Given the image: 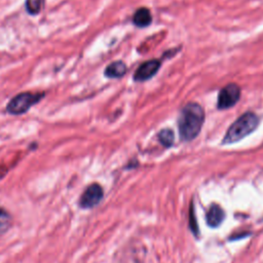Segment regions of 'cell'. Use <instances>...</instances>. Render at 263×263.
Masks as SVG:
<instances>
[{
	"label": "cell",
	"mask_w": 263,
	"mask_h": 263,
	"mask_svg": "<svg viewBox=\"0 0 263 263\" xmlns=\"http://www.w3.org/2000/svg\"><path fill=\"white\" fill-rule=\"evenodd\" d=\"M160 62L158 60H150L143 63L134 75L136 81H145L152 78L158 71L160 67Z\"/></svg>",
	"instance_id": "8992f818"
},
{
	"label": "cell",
	"mask_w": 263,
	"mask_h": 263,
	"mask_svg": "<svg viewBox=\"0 0 263 263\" xmlns=\"http://www.w3.org/2000/svg\"><path fill=\"white\" fill-rule=\"evenodd\" d=\"M103 195H104L103 188L99 184L93 183L89 185L80 196L79 205L82 209L93 208L102 200Z\"/></svg>",
	"instance_id": "5b68a950"
},
{
	"label": "cell",
	"mask_w": 263,
	"mask_h": 263,
	"mask_svg": "<svg viewBox=\"0 0 263 263\" xmlns=\"http://www.w3.org/2000/svg\"><path fill=\"white\" fill-rule=\"evenodd\" d=\"M240 98V88L237 84L229 83L225 85L219 92L217 107L220 110L228 109L234 106Z\"/></svg>",
	"instance_id": "277c9868"
},
{
	"label": "cell",
	"mask_w": 263,
	"mask_h": 263,
	"mask_svg": "<svg viewBox=\"0 0 263 263\" xmlns=\"http://www.w3.org/2000/svg\"><path fill=\"white\" fill-rule=\"evenodd\" d=\"M11 216L9 213L0 206V233L5 232L11 226Z\"/></svg>",
	"instance_id": "8fae6325"
},
{
	"label": "cell",
	"mask_w": 263,
	"mask_h": 263,
	"mask_svg": "<svg viewBox=\"0 0 263 263\" xmlns=\"http://www.w3.org/2000/svg\"><path fill=\"white\" fill-rule=\"evenodd\" d=\"M158 140L164 147H171L175 141L174 132L170 128H164L159 132Z\"/></svg>",
	"instance_id": "30bf717a"
},
{
	"label": "cell",
	"mask_w": 263,
	"mask_h": 263,
	"mask_svg": "<svg viewBox=\"0 0 263 263\" xmlns=\"http://www.w3.org/2000/svg\"><path fill=\"white\" fill-rule=\"evenodd\" d=\"M43 0H26V9L30 14H37L41 10Z\"/></svg>",
	"instance_id": "7c38bea8"
},
{
	"label": "cell",
	"mask_w": 263,
	"mask_h": 263,
	"mask_svg": "<svg viewBox=\"0 0 263 263\" xmlns=\"http://www.w3.org/2000/svg\"><path fill=\"white\" fill-rule=\"evenodd\" d=\"M126 72V65L121 61H116L107 66L105 69V75L108 78L122 77Z\"/></svg>",
	"instance_id": "9c48e42d"
},
{
	"label": "cell",
	"mask_w": 263,
	"mask_h": 263,
	"mask_svg": "<svg viewBox=\"0 0 263 263\" xmlns=\"http://www.w3.org/2000/svg\"><path fill=\"white\" fill-rule=\"evenodd\" d=\"M204 121V112L200 105L189 103L181 110L178 127L183 141H191L199 134Z\"/></svg>",
	"instance_id": "6da1fadb"
},
{
	"label": "cell",
	"mask_w": 263,
	"mask_h": 263,
	"mask_svg": "<svg viewBox=\"0 0 263 263\" xmlns=\"http://www.w3.org/2000/svg\"><path fill=\"white\" fill-rule=\"evenodd\" d=\"M225 213L220 205L213 204L208 214H206V222L211 227H218L224 220Z\"/></svg>",
	"instance_id": "52a82bcc"
},
{
	"label": "cell",
	"mask_w": 263,
	"mask_h": 263,
	"mask_svg": "<svg viewBox=\"0 0 263 263\" xmlns=\"http://www.w3.org/2000/svg\"><path fill=\"white\" fill-rule=\"evenodd\" d=\"M152 16L150 13V10L146 7H141L136 10L133 16V22L137 27L144 28L151 24Z\"/></svg>",
	"instance_id": "ba28073f"
},
{
	"label": "cell",
	"mask_w": 263,
	"mask_h": 263,
	"mask_svg": "<svg viewBox=\"0 0 263 263\" xmlns=\"http://www.w3.org/2000/svg\"><path fill=\"white\" fill-rule=\"evenodd\" d=\"M44 93L38 92H22L13 97L6 106V111L12 115H20L27 112L32 106L37 104Z\"/></svg>",
	"instance_id": "3957f363"
},
{
	"label": "cell",
	"mask_w": 263,
	"mask_h": 263,
	"mask_svg": "<svg viewBox=\"0 0 263 263\" xmlns=\"http://www.w3.org/2000/svg\"><path fill=\"white\" fill-rule=\"evenodd\" d=\"M259 118L253 112H247L242 114L237 120H235L228 130L226 132L222 144H232L240 141L251 133H253L258 126Z\"/></svg>",
	"instance_id": "7a4b0ae2"
}]
</instances>
